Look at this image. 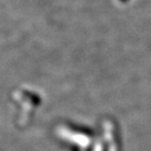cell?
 I'll use <instances>...</instances> for the list:
<instances>
[]
</instances>
